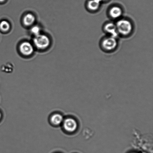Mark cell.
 <instances>
[{
    "label": "cell",
    "mask_w": 153,
    "mask_h": 153,
    "mask_svg": "<svg viewBox=\"0 0 153 153\" xmlns=\"http://www.w3.org/2000/svg\"><path fill=\"white\" fill-rule=\"evenodd\" d=\"M118 36L128 38L131 36L134 30V25L128 18L122 17L115 22Z\"/></svg>",
    "instance_id": "cell-1"
},
{
    "label": "cell",
    "mask_w": 153,
    "mask_h": 153,
    "mask_svg": "<svg viewBox=\"0 0 153 153\" xmlns=\"http://www.w3.org/2000/svg\"><path fill=\"white\" fill-rule=\"evenodd\" d=\"M100 46L103 51L107 53H112L117 49L118 39L117 37L106 35L100 40Z\"/></svg>",
    "instance_id": "cell-2"
},
{
    "label": "cell",
    "mask_w": 153,
    "mask_h": 153,
    "mask_svg": "<svg viewBox=\"0 0 153 153\" xmlns=\"http://www.w3.org/2000/svg\"><path fill=\"white\" fill-rule=\"evenodd\" d=\"M124 11L120 6L114 5L109 7L107 12V16L112 21H117L123 17Z\"/></svg>",
    "instance_id": "cell-3"
},
{
    "label": "cell",
    "mask_w": 153,
    "mask_h": 153,
    "mask_svg": "<svg viewBox=\"0 0 153 153\" xmlns=\"http://www.w3.org/2000/svg\"><path fill=\"white\" fill-rule=\"evenodd\" d=\"M103 32L106 36L117 37H118L115 23L112 21L105 22L102 27Z\"/></svg>",
    "instance_id": "cell-4"
},
{
    "label": "cell",
    "mask_w": 153,
    "mask_h": 153,
    "mask_svg": "<svg viewBox=\"0 0 153 153\" xmlns=\"http://www.w3.org/2000/svg\"><path fill=\"white\" fill-rule=\"evenodd\" d=\"M34 42L38 48L44 49L49 46L50 40L47 36L40 34L35 36L34 39Z\"/></svg>",
    "instance_id": "cell-5"
},
{
    "label": "cell",
    "mask_w": 153,
    "mask_h": 153,
    "mask_svg": "<svg viewBox=\"0 0 153 153\" xmlns=\"http://www.w3.org/2000/svg\"><path fill=\"white\" fill-rule=\"evenodd\" d=\"M101 3L100 0H88L86 3L85 7L89 13H95L100 10Z\"/></svg>",
    "instance_id": "cell-6"
},
{
    "label": "cell",
    "mask_w": 153,
    "mask_h": 153,
    "mask_svg": "<svg viewBox=\"0 0 153 153\" xmlns=\"http://www.w3.org/2000/svg\"><path fill=\"white\" fill-rule=\"evenodd\" d=\"M64 127L66 131L69 132H73L77 128V123L72 118H67L64 121Z\"/></svg>",
    "instance_id": "cell-7"
},
{
    "label": "cell",
    "mask_w": 153,
    "mask_h": 153,
    "mask_svg": "<svg viewBox=\"0 0 153 153\" xmlns=\"http://www.w3.org/2000/svg\"><path fill=\"white\" fill-rule=\"evenodd\" d=\"M20 51L23 55L28 56L31 54L33 52V48L32 45L28 42H24L19 47Z\"/></svg>",
    "instance_id": "cell-8"
},
{
    "label": "cell",
    "mask_w": 153,
    "mask_h": 153,
    "mask_svg": "<svg viewBox=\"0 0 153 153\" xmlns=\"http://www.w3.org/2000/svg\"><path fill=\"white\" fill-rule=\"evenodd\" d=\"M63 121V118L62 115L56 114H54L51 118V121L55 125H59Z\"/></svg>",
    "instance_id": "cell-9"
},
{
    "label": "cell",
    "mask_w": 153,
    "mask_h": 153,
    "mask_svg": "<svg viewBox=\"0 0 153 153\" xmlns=\"http://www.w3.org/2000/svg\"><path fill=\"white\" fill-rule=\"evenodd\" d=\"M35 18L33 15L31 13H28L24 18L23 22L25 25L26 26H30L32 25L35 22Z\"/></svg>",
    "instance_id": "cell-10"
},
{
    "label": "cell",
    "mask_w": 153,
    "mask_h": 153,
    "mask_svg": "<svg viewBox=\"0 0 153 153\" xmlns=\"http://www.w3.org/2000/svg\"><path fill=\"white\" fill-rule=\"evenodd\" d=\"M10 25L6 21H3L0 23V28L3 31H8L10 28Z\"/></svg>",
    "instance_id": "cell-11"
},
{
    "label": "cell",
    "mask_w": 153,
    "mask_h": 153,
    "mask_svg": "<svg viewBox=\"0 0 153 153\" xmlns=\"http://www.w3.org/2000/svg\"><path fill=\"white\" fill-rule=\"evenodd\" d=\"M31 32L35 36L40 34V29L38 26H34L31 29Z\"/></svg>",
    "instance_id": "cell-12"
},
{
    "label": "cell",
    "mask_w": 153,
    "mask_h": 153,
    "mask_svg": "<svg viewBox=\"0 0 153 153\" xmlns=\"http://www.w3.org/2000/svg\"><path fill=\"white\" fill-rule=\"evenodd\" d=\"M100 1H101V3L102 2H105L106 1H109V0H100Z\"/></svg>",
    "instance_id": "cell-13"
},
{
    "label": "cell",
    "mask_w": 153,
    "mask_h": 153,
    "mask_svg": "<svg viewBox=\"0 0 153 153\" xmlns=\"http://www.w3.org/2000/svg\"><path fill=\"white\" fill-rule=\"evenodd\" d=\"M5 0H0V2H4V1H5Z\"/></svg>",
    "instance_id": "cell-14"
},
{
    "label": "cell",
    "mask_w": 153,
    "mask_h": 153,
    "mask_svg": "<svg viewBox=\"0 0 153 153\" xmlns=\"http://www.w3.org/2000/svg\"><path fill=\"white\" fill-rule=\"evenodd\" d=\"M1 112H0V119H1Z\"/></svg>",
    "instance_id": "cell-15"
}]
</instances>
